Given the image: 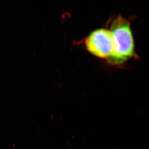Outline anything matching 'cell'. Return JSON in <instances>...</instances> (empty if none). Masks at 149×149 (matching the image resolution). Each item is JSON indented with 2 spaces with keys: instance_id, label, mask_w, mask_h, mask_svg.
<instances>
[{
  "instance_id": "6da1fadb",
  "label": "cell",
  "mask_w": 149,
  "mask_h": 149,
  "mask_svg": "<svg viewBox=\"0 0 149 149\" xmlns=\"http://www.w3.org/2000/svg\"><path fill=\"white\" fill-rule=\"evenodd\" d=\"M110 32L113 39V50L108 58L109 63L119 65L135 56V45L130 23L122 16L111 23Z\"/></svg>"
},
{
  "instance_id": "7a4b0ae2",
  "label": "cell",
  "mask_w": 149,
  "mask_h": 149,
  "mask_svg": "<svg viewBox=\"0 0 149 149\" xmlns=\"http://www.w3.org/2000/svg\"><path fill=\"white\" fill-rule=\"evenodd\" d=\"M86 48L97 58H107L113 50V39L110 30L100 28L92 31L84 42Z\"/></svg>"
}]
</instances>
